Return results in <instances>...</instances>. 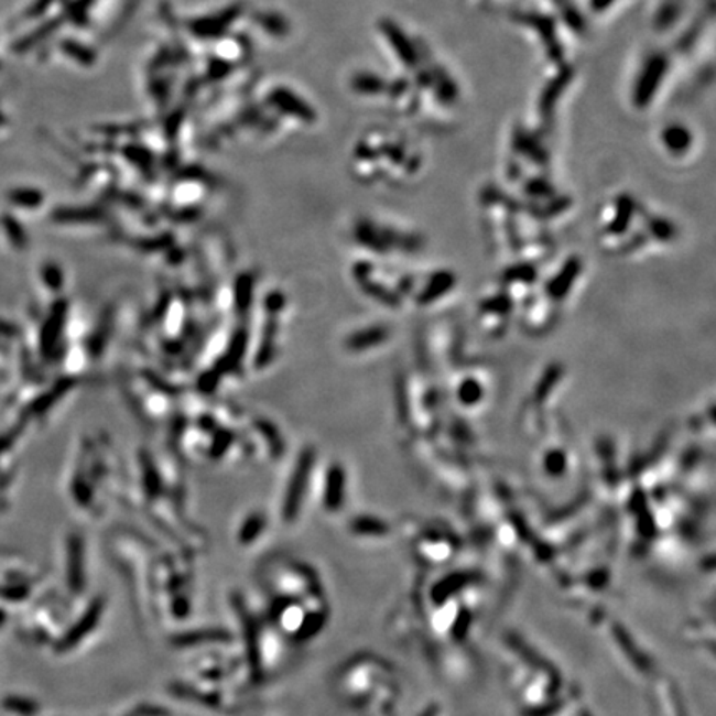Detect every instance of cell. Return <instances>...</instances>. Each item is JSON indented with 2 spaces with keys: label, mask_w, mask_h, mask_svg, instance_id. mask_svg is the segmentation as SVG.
I'll use <instances>...</instances> for the list:
<instances>
[{
  "label": "cell",
  "mask_w": 716,
  "mask_h": 716,
  "mask_svg": "<svg viewBox=\"0 0 716 716\" xmlns=\"http://www.w3.org/2000/svg\"><path fill=\"white\" fill-rule=\"evenodd\" d=\"M666 58L660 54L650 55L642 65V72L639 75V84L636 85V98H639L640 104L649 100L655 95L659 88L660 80L665 77Z\"/></svg>",
  "instance_id": "6da1fadb"
},
{
  "label": "cell",
  "mask_w": 716,
  "mask_h": 716,
  "mask_svg": "<svg viewBox=\"0 0 716 716\" xmlns=\"http://www.w3.org/2000/svg\"><path fill=\"white\" fill-rule=\"evenodd\" d=\"M614 2H616V0H593V6L594 8L600 9V11H603V9H607L609 6H612Z\"/></svg>",
  "instance_id": "7a4b0ae2"
}]
</instances>
